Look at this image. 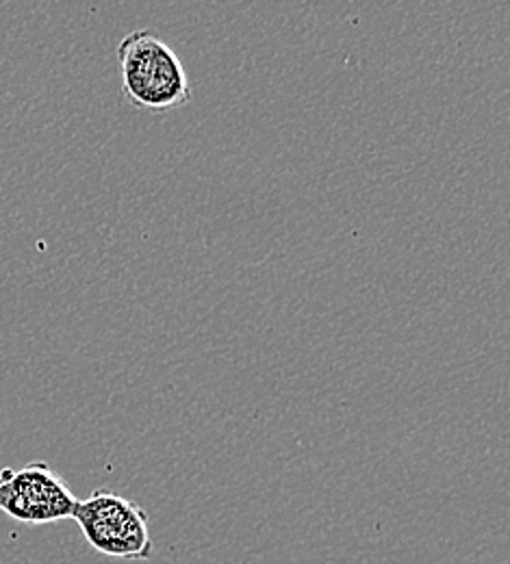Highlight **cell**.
<instances>
[{"label": "cell", "mask_w": 510, "mask_h": 564, "mask_svg": "<svg viewBox=\"0 0 510 564\" xmlns=\"http://www.w3.org/2000/svg\"><path fill=\"white\" fill-rule=\"evenodd\" d=\"M124 98L142 111L167 113L189 105L192 83L181 57L152 31H133L118 46Z\"/></svg>", "instance_id": "1"}, {"label": "cell", "mask_w": 510, "mask_h": 564, "mask_svg": "<svg viewBox=\"0 0 510 564\" xmlns=\"http://www.w3.org/2000/svg\"><path fill=\"white\" fill-rule=\"evenodd\" d=\"M73 519L89 547L105 556L122 561L152 556L147 510L122 495L96 489L87 499H78Z\"/></svg>", "instance_id": "2"}, {"label": "cell", "mask_w": 510, "mask_h": 564, "mask_svg": "<svg viewBox=\"0 0 510 564\" xmlns=\"http://www.w3.org/2000/svg\"><path fill=\"white\" fill-rule=\"evenodd\" d=\"M78 497L46 463H29L0 471V510L24 525H46L73 519Z\"/></svg>", "instance_id": "3"}]
</instances>
